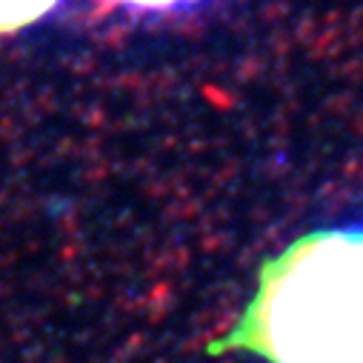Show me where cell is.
I'll return each instance as SVG.
<instances>
[{
	"mask_svg": "<svg viewBox=\"0 0 363 363\" xmlns=\"http://www.w3.org/2000/svg\"><path fill=\"white\" fill-rule=\"evenodd\" d=\"M209 352L363 363V223L309 232L266 260L249 306Z\"/></svg>",
	"mask_w": 363,
	"mask_h": 363,
	"instance_id": "cell-1",
	"label": "cell"
},
{
	"mask_svg": "<svg viewBox=\"0 0 363 363\" xmlns=\"http://www.w3.org/2000/svg\"><path fill=\"white\" fill-rule=\"evenodd\" d=\"M60 0H0V35L18 32L46 18Z\"/></svg>",
	"mask_w": 363,
	"mask_h": 363,
	"instance_id": "cell-2",
	"label": "cell"
},
{
	"mask_svg": "<svg viewBox=\"0 0 363 363\" xmlns=\"http://www.w3.org/2000/svg\"><path fill=\"white\" fill-rule=\"evenodd\" d=\"M115 4L129 6V9H140V12H169V9L195 6L198 0H115Z\"/></svg>",
	"mask_w": 363,
	"mask_h": 363,
	"instance_id": "cell-3",
	"label": "cell"
}]
</instances>
